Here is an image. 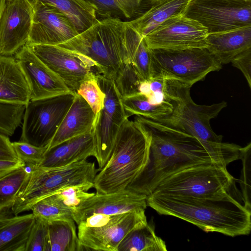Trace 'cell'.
I'll return each instance as SVG.
<instances>
[{
	"label": "cell",
	"instance_id": "1",
	"mask_svg": "<svg viewBox=\"0 0 251 251\" xmlns=\"http://www.w3.org/2000/svg\"><path fill=\"white\" fill-rule=\"evenodd\" d=\"M151 138L149 158L140 175L126 189L148 196L165 177L206 163L227 166L241 159L245 147L203 141L157 120L136 115L134 120Z\"/></svg>",
	"mask_w": 251,
	"mask_h": 251
},
{
	"label": "cell",
	"instance_id": "2",
	"mask_svg": "<svg viewBox=\"0 0 251 251\" xmlns=\"http://www.w3.org/2000/svg\"><path fill=\"white\" fill-rule=\"evenodd\" d=\"M146 201L159 214L180 218L206 232L234 237L251 231V209L230 192L205 197L149 195Z\"/></svg>",
	"mask_w": 251,
	"mask_h": 251
},
{
	"label": "cell",
	"instance_id": "3",
	"mask_svg": "<svg viewBox=\"0 0 251 251\" xmlns=\"http://www.w3.org/2000/svg\"><path fill=\"white\" fill-rule=\"evenodd\" d=\"M139 36L127 22L110 17L99 19L84 31L58 46L89 58L98 73L114 80L124 63L131 62Z\"/></svg>",
	"mask_w": 251,
	"mask_h": 251
},
{
	"label": "cell",
	"instance_id": "4",
	"mask_svg": "<svg viewBox=\"0 0 251 251\" xmlns=\"http://www.w3.org/2000/svg\"><path fill=\"white\" fill-rule=\"evenodd\" d=\"M151 138L135 121L127 118L121 126L110 156L95 176L97 193L107 194L126 189L148 163Z\"/></svg>",
	"mask_w": 251,
	"mask_h": 251
},
{
	"label": "cell",
	"instance_id": "5",
	"mask_svg": "<svg viewBox=\"0 0 251 251\" xmlns=\"http://www.w3.org/2000/svg\"><path fill=\"white\" fill-rule=\"evenodd\" d=\"M192 86L177 80L165 78V99L172 106L171 112L157 119L207 142L220 143L223 136L212 130L210 121L226 107L225 101L211 105L195 103L190 96Z\"/></svg>",
	"mask_w": 251,
	"mask_h": 251
},
{
	"label": "cell",
	"instance_id": "6",
	"mask_svg": "<svg viewBox=\"0 0 251 251\" xmlns=\"http://www.w3.org/2000/svg\"><path fill=\"white\" fill-rule=\"evenodd\" d=\"M11 209L16 215L30 210L38 201L70 185L93 182L99 170L83 160L55 168L30 167Z\"/></svg>",
	"mask_w": 251,
	"mask_h": 251
},
{
	"label": "cell",
	"instance_id": "7",
	"mask_svg": "<svg viewBox=\"0 0 251 251\" xmlns=\"http://www.w3.org/2000/svg\"><path fill=\"white\" fill-rule=\"evenodd\" d=\"M150 79L177 80L192 86L222 65L207 48H150Z\"/></svg>",
	"mask_w": 251,
	"mask_h": 251
},
{
	"label": "cell",
	"instance_id": "8",
	"mask_svg": "<svg viewBox=\"0 0 251 251\" xmlns=\"http://www.w3.org/2000/svg\"><path fill=\"white\" fill-rule=\"evenodd\" d=\"M234 182V178L226 166L216 163H206L165 177L149 195L212 197L229 192Z\"/></svg>",
	"mask_w": 251,
	"mask_h": 251
},
{
	"label": "cell",
	"instance_id": "9",
	"mask_svg": "<svg viewBox=\"0 0 251 251\" xmlns=\"http://www.w3.org/2000/svg\"><path fill=\"white\" fill-rule=\"evenodd\" d=\"M75 95L68 92L29 100L25 105L20 141L48 149Z\"/></svg>",
	"mask_w": 251,
	"mask_h": 251
},
{
	"label": "cell",
	"instance_id": "10",
	"mask_svg": "<svg viewBox=\"0 0 251 251\" xmlns=\"http://www.w3.org/2000/svg\"><path fill=\"white\" fill-rule=\"evenodd\" d=\"M96 77L100 88L105 94L103 106L96 114L92 129L95 157L99 170H100L110 156L121 126L128 118L113 81L98 73Z\"/></svg>",
	"mask_w": 251,
	"mask_h": 251
},
{
	"label": "cell",
	"instance_id": "11",
	"mask_svg": "<svg viewBox=\"0 0 251 251\" xmlns=\"http://www.w3.org/2000/svg\"><path fill=\"white\" fill-rule=\"evenodd\" d=\"M208 34L251 26V0H190L183 14Z\"/></svg>",
	"mask_w": 251,
	"mask_h": 251
},
{
	"label": "cell",
	"instance_id": "12",
	"mask_svg": "<svg viewBox=\"0 0 251 251\" xmlns=\"http://www.w3.org/2000/svg\"><path fill=\"white\" fill-rule=\"evenodd\" d=\"M26 45L75 95L82 82L98 73L92 60L77 52L58 45Z\"/></svg>",
	"mask_w": 251,
	"mask_h": 251
},
{
	"label": "cell",
	"instance_id": "13",
	"mask_svg": "<svg viewBox=\"0 0 251 251\" xmlns=\"http://www.w3.org/2000/svg\"><path fill=\"white\" fill-rule=\"evenodd\" d=\"M208 35L205 27L182 14L167 19L144 39L152 49L206 48Z\"/></svg>",
	"mask_w": 251,
	"mask_h": 251
},
{
	"label": "cell",
	"instance_id": "14",
	"mask_svg": "<svg viewBox=\"0 0 251 251\" xmlns=\"http://www.w3.org/2000/svg\"><path fill=\"white\" fill-rule=\"evenodd\" d=\"M33 12L32 0H3L0 13V55L12 56L27 44Z\"/></svg>",
	"mask_w": 251,
	"mask_h": 251
},
{
	"label": "cell",
	"instance_id": "15",
	"mask_svg": "<svg viewBox=\"0 0 251 251\" xmlns=\"http://www.w3.org/2000/svg\"><path fill=\"white\" fill-rule=\"evenodd\" d=\"M32 3L34 12L26 45H59L78 34L71 21L57 10L39 2Z\"/></svg>",
	"mask_w": 251,
	"mask_h": 251
},
{
	"label": "cell",
	"instance_id": "16",
	"mask_svg": "<svg viewBox=\"0 0 251 251\" xmlns=\"http://www.w3.org/2000/svg\"><path fill=\"white\" fill-rule=\"evenodd\" d=\"M145 209L125 213L118 222L103 227L78 226L77 236L84 250L117 251L124 238L136 226L147 223Z\"/></svg>",
	"mask_w": 251,
	"mask_h": 251
},
{
	"label": "cell",
	"instance_id": "17",
	"mask_svg": "<svg viewBox=\"0 0 251 251\" xmlns=\"http://www.w3.org/2000/svg\"><path fill=\"white\" fill-rule=\"evenodd\" d=\"M27 81L30 100L70 92L60 78L43 62L27 45L15 55Z\"/></svg>",
	"mask_w": 251,
	"mask_h": 251
},
{
	"label": "cell",
	"instance_id": "18",
	"mask_svg": "<svg viewBox=\"0 0 251 251\" xmlns=\"http://www.w3.org/2000/svg\"><path fill=\"white\" fill-rule=\"evenodd\" d=\"M147 196L128 189L107 194L97 193L87 199L73 215L78 225L94 214L116 215L146 209Z\"/></svg>",
	"mask_w": 251,
	"mask_h": 251
},
{
	"label": "cell",
	"instance_id": "19",
	"mask_svg": "<svg viewBox=\"0 0 251 251\" xmlns=\"http://www.w3.org/2000/svg\"><path fill=\"white\" fill-rule=\"evenodd\" d=\"M95 156L92 130L67 140L47 150L44 158L38 166L55 168L85 160Z\"/></svg>",
	"mask_w": 251,
	"mask_h": 251
},
{
	"label": "cell",
	"instance_id": "20",
	"mask_svg": "<svg viewBox=\"0 0 251 251\" xmlns=\"http://www.w3.org/2000/svg\"><path fill=\"white\" fill-rule=\"evenodd\" d=\"M95 116L88 103L76 94L47 150L70 138L91 131Z\"/></svg>",
	"mask_w": 251,
	"mask_h": 251
},
{
	"label": "cell",
	"instance_id": "21",
	"mask_svg": "<svg viewBox=\"0 0 251 251\" xmlns=\"http://www.w3.org/2000/svg\"><path fill=\"white\" fill-rule=\"evenodd\" d=\"M30 91L25 75L15 57L0 55V101L26 105Z\"/></svg>",
	"mask_w": 251,
	"mask_h": 251
},
{
	"label": "cell",
	"instance_id": "22",
	"mask_svg": "<svg viewBox=\"0 0 251 251\" xmlns=\"http://www.w3.org/2000/svg\"><path fill=\"white\" fill-rule=\"evenodd\" d=\"M35 217L33 213L18 216L10 208L0 210V251H25Z\"/></svg>",
	"mask_w": 251,
	"mask_h": 251
},
{
	"label": "cell",
	"instance_id": "23",
	"mask_svg": "<svg viewBox=\"0 0 251 251\" xmlns=\"http://www.w3.org/2000/svg\"><path fill=\"white\" fill-rule=\"evenodd\" d=\"M207 49L222 64L230 63L240 53L251 48V26L208 34Z\"/></svg>",
	"mask_w": 251,
	"mask_h": 251
},
{
	"label": "cell",
	"instance_id": "24",
	"mask_svg": "<svg viewBox=\"0 0 251 251\" xmlns=\"http://www.w3.org/2000/svg\"><path fill=\"white\" fill-rule=\"evenodd\" d=\"M189 0H153L146 11L128 24L144 37L167 19L182 15Z\"/></svg>",
	"mask_w": 251,
	"mask_h": 251
},
{
	"label": "cell",
	"instance_id": "25",
	"mask_svg": "<svg viewBox=\"0 0 251 251\" xmlns=\"http://www.w3.org/2000/svg\"><path fill=\"white\" fill-rule=\"evenodd\" d=\"M51 6L66 16L78 34L98 21L95 8L83 0H32Z\"/></svg>",
	"mask_w": 251,
	"mask_h": 251
},
{
	"label": "cell",
	"instance_id": "26",
	"mask_svg": "<svg viewBox=\"0 0 251 251\" xmlns=\"http://www.w3.org/2000/svg\"><path fill=\"white\" fill-rule=\"evenodd\" d=\"M165 242L148 222L131 230L120 243L117 251H166Z\"/></svg>",
	"mask_w": 251,
	"mask_h": 251
},
{
	"label": "cell",
	"instance_id": "27",
	"mask_svg": "<svg viewBox=\"0 0 251 251\" xmlns=\"http://www.w3.org/2000/svg\"><path fill=\"white\" fill-rule=\"evenodd\" d=\"M75 222L74 220L47 222V251H83L76 234Z\"/></svg>",
	"mask_w": 251,
	"mask_h": 251
},
{
	"label": "cell",
	"instance_id": "28",
	"mask_svg": "<svg viewBox=\"0 0 251 251\" xmlns=\"http://www.w3.org/2000/svg\"><path fill=\"white\" fill-rule=\"evenodd\" d=\"M127 118L135 115L157 119L170 113L172 106L167 100L159 104L151 103L145 95L138 94L122 99Z\"/></svg>",
	"mask_w": 251,
	"mask_h": 251
},
{
	"label": "cell",
	"instance_id": "29",
	"mask_svg": "<svg viewBox=\"0 0 251 251\" xmlns=\"http://www.w3.org/2000/svg\"><path fill=\"white\" fill-rule=\"evenodd\" d=\"M93 187L92 182L68 186L47 197L56 205L70 211L73 216L85 201L95 194L87 192Z\"/></svg>",
	"mask_w": 251,
	"mask_h": 251
},
{
	"label": "cell",
	"instance_id": "30",
	"mask_svg": "<svg viewBox=\"0 0 251 251\" xmlns=\"http://www.w3.org/2000/svg\"><path fill=\"white\" fill-rule=\"evenodd\" d=\"M29 170L24 165L0 178V210L11 208Z\"/></svg>",
	"mask_w": 251,
	"mask_h": 251
},
{
	"label": "cell",
	"instance_id": "31",
	"mask_svg": "<svg viewBox=\"0 0 251 251\" xmlns=\"http://www.w3.org/2000/svg\"><path fill=\"white\" fill-rule=\"evenodd\" d=\"M141 78L133 64L124 63L122 70L113 81L122 99L140 94Z\"/></svg>",
	"mask_w": 251,
	"mask_h": 251
},
{
	"label": "cell",
	"instance_id": "32",
	"mask_svg": "<svg viewBox=\"0 0 251 251\" xmlns=\"http://www.w3.org/2000/svg\"><path fill=\"white\" fill-rule=\"evenodd\" d=\"M25 105L0 101V133L13 135L23 121Z\"/></svg>",
	"mask_w": 251,
	"mask_h": 251
},
{
	"label": "cell",
	"instance_id": "33",
	"mask_svg": "<svg viewBox=\"0 0 251 251\" xmlns=\"http://www.w3.org/2000/svg\"><path fill=\"white\" fill-rule=\"evenodd\" d=\"M30 210L35 218L47 222L74 220L72 213L70 211L56 205L47 197L35 203Z\"/></svg>",
	"mask_w": 251,
	"mask_h": 251
},
{
	"label": "cell",
	"instance_id": "34",
	"mask_svg": "<svg viewBox=\"0 0 251 251\" xmlns=\"http://www.w3.org/2000/svg\"><path fill=\"white\" fill-rule=\"evenodd\" d=\"M76 94L86 100L95 114L102 108L105 94L98 84L96 75L82 82Z\"/></svg>",
	"mask_w": 251,
	"mask_h": 251
},
{
	"label": "cell",
	"instance_id": "35",
	"mask_svg": "<svg viewBox=\"0 0 251 251\" xmlns=\"http://www.w3.org/2000/svg\"><path fill=\"white\" fill-rule=\"evenodd\" d=\"M11 144L18 159L29 168L38 166L47 150L20 141Z\"/></svg>",
	"mask_w": 251,
	"mask_h": 251
},
{
	"label": "cell",
	"instance_id": "36",
	"mask_svg": "<svg viewBox=\"0 0 251 251\" xmlns=\"http://www.w3.org/2000/svg\"><path fill=\"white\" fill-rule=\"evenodd\" d=\"M48 240V223L35 218L26 241L25 251H47Z\"/></svg>",
	"mask_w": 251,
	"mask_h": 251
},
{
	"label": "cell",
	"instance_id": "37",
	"mask_svg": "<svg viewBox=\"0 0 251 251\" xmlns=\"http://www.w3.org/2000/svg\"><path fill=\"white\" fill-rule=\"evenodd\" d=\"M132 63L144 80L150 79V48L143 37L134 49Z\"/></svg>",
	"mask_w": 251,
	"mask_h": 251
},
{
	"label": "cell",
	"instance_id": "38",
	"mask_svg": "<svg viewBox=\"0 0 251 251\" xmlns=\"http://www.w3.org/2000/svg\"><path fill=\"white\" fill-rule=\"evenodd\" d=\"M93 6L97 16L99 15L101 19L116 17L125 18L121 9L115 0H83Z\"/></svg>",
	"mask_w": 251,
	"mask_h": 251
},
{
	"label": "cell",
	"instance_id": "39",
	"mask_svg": "<svg viewBox=\"0 0 251 251\" xmlns=\"http://www.w3.org/2000/svg\"><path fill=\"white\" fill-rule=\"evenodd\" d=\"M124 14L125 17L130 19L138 16L146 11L153 0H115Z\"/></svg>",
	"mask_w": 251,
	"mask_h": 251
},
{
	"label": "cell",
	"instance_id": "40",
	"mask_svg": "<svg viewBox=\"0 0 251 251\" xmlns=\"http://www.w3.org/2000/svg\"><path fill=\"white\" fill-rule=\"evenodd\" d=\"M124 214H94L81 220L77 225L93 228L101 227L118 222Z\"/></svg>",
	"mask_w": 251,
	"mask_h": 251
},
{
	"label": "cell",
	"instance_id": "41",
	"mask_svg": "<svg viewBox=\"0 0 251 251\" xmlns=\"http://www.w3.org/2000/svg\"><path fill=\"white\" fill-rule=\"evenodd\" d=\"M232 65L239 69L251 88V48L240 53L230 62Z\"/></svg>",
	"mask_w": 251,
	"mask_h": 251
},
{
	"label": "cell",
	"instance_id": "42",
	"mask_svg": "<svg viewBox=\"0 0 251 251\" xmlns=\"http://www.w3.org/2000/svg\"><path fill=\"white\" fill-rule=\"evenodd\" d=\"M251 144L249 143L246 146V149L244 151L241 159L243 162V179L242 180V184L243 187L242 188L243 191V194L244 199V205L248 208L251 209V202L250 197L248 195V193L250 195V192L248 190V183H247V171L248 167L250 166V155H251ZM250 191V190H249Z\"/></svg>",
	"mask_w": 251,
	"mask_h": 251
},
{
	"label": "cell",
	"instance_id": "43",
	"mask_svg": "<svg viewBox=\"0 0 251 251\" xmlns=\"http://www.w3.org/2000/svg\"><path fill=\"white\" fill-rule=\"evenodd\" d=\"M8 137L0 133V160H18Z\"/></svg>",
	"mask_w": 251,
	"mask_h": 251
},
{
	"label": "cell",
	"instance_id": "44",
	"mask_svg": "<svg viewBox=\"0 0 251 251\" xmlns=\"http://www.w3.org/2000/svg\"><path fill=\"white\" fill-rule=\"evenodd\" d=\"M25 165L22 161L0 160V178L13 170Z\"/></svg>",
	"mask_w": 251,
	"mask_h": 251
},
{
	"label": "cell",
	"instance_id": "45",
	"mask_svg": "<svg viewBox=\"0 0 251 251\" xmlns=\"http://www.w3.org/2000/svg\"><path fill=\"white\" fill-rule=\"evenodd\" d=\"M3 1V0H0V13L1 9V7H2Z\"/></svg>",
	"mask_w": 251,
	"mask_h": 251
}]
</instances>
